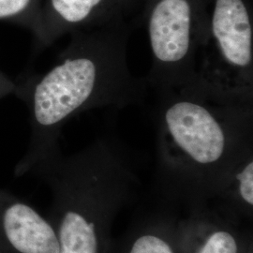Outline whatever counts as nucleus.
Wrapping results in <instances>:
<instances>
[{
  "mask_svg": "<svg viewBox=\"0 0 253 253\" xmlns=\"http://www.w3.org/2000/svg\"><path fill=\"white\" fill-rule=\"evenodd\" d=\"M10 95H22V85L13 81L0 69V100Z\"/></svg>",
  "mask_w": 253,
  "mask_h": 253,
  "instance_id": "nucleus-11",
  "label": "nucleus"
},
{
  "mask_svg": "<svg viewBox=\"0 0 253 253\" xmlns=\"http://www.w3.org/2000/svg\"><path fill=\"white\" fill-rule=\"evenodd\" d=\"M195 70L182 91L223 105H253V18L249 0H200Z\"/></svg>",
  "mask_w": 253,
  "mask_h": 253,
  "instance_id": "nucleus-2",
  "label": "nucleus"
},
{
  "mask_svg": "<svg viewBox=\"0 0 253 253\" xmlns=\"http://www.w3.org/2000/svg\"><path fill=\"white\" fill-rule=\"evenodd\" d=\"M129 253H172V251L163 239L145 235L136 240Z\"/></svg>",
  "mask_w": 253,
  "mask_h": 253,
  "instance_id": "nucleus-9",
  "label": "nucleus"
},
{
  "mask_svg": "<svg viewBox=\"0 0 253 253\" xmlns=\"http://www.w3.org/2000/svg\"><path fill=\"white\" fill-rule=\"evenodd\" d=\"M199 253H237L235 238L226 232L211 235Z\"/></svg>",
  "mask_w": 253,
  "mask_h": 253,
  "instance_id": "nucleus-8",
  "label": "nucleus"
},
{
  "mask_svg": "<svg viewBox=\"0 0 253 253\" xmlns=\"http://www.w3.org/2000/svg\"><path fill=\"white\" fill-rule=\"evenodd\" d=\"M9 243L21 253H59V239L53 228L34 209L24 204L9 207L3 217Z\"/></svg>",
  "mask_w": 253,
  "mask_h": 253,
  "instance_id": "nucleus-5",
  "label": "nucleus"
},
{
  "mask_svg": "<svg viewBox=\"0 0 253 253\" xmlns=\"http://www.w3.org/2000/svg\"><path fill=\"white\" fill-rule=\"evenodd\" d=\"M59 253H97L94 225L76 212H68L59 231Z\"/></svg>",
  "mask_w": 253,
  "mask_h": 253,
  "instance_id": "nucleus-6",
  "label": "nucleus"
},
{
  "mask_svg": "<svg viewBox=\"0 0 253 253\" xmlns=\"http://www.w3.org/2000/svg\"><path fill=\"white\" fill-rule=\"evenodd\" d=\"M139 19L151 51L145 76L156 92L182 91L193 78L202 9L200 0H142Z\"/></svg>",
  "mask_w": 253,
  "mask_h": 253,
  "instance_id": "nucleus-3",
  "label": "nucleus"
},
{
  "mask_svg": "<svg viewBox=\"0 0 253 253\" xmlns=\"http://www.w3.org/2000/svg\"><path fill=\"white\" fill-rule=\"evenodd\" d=\"M42 5V0H0V21L16 23L32 32Z\"/></svg>",
  "mask_w": 253,
  "mask_h": 253,
  "instance_id": "nucleus-7",
  "label": "nucleus"
},
{
  "mask_svg": "<svg viewBox=\"0 0 253 253\" xmlns=\"http://www.w3.org/2000/svg\"><path fill=\"white\" fill-rule=\"evenodd\" d=\"M134 22L122 21L71 34L57 62L25 86L29 118L38 135L54 134L84 112L142 104L146 78L134 76L127 64V43Z\"/></svg>",
  "mask_w": 253,
  "mask_h": 253,
  "instance_id": "nucleus-1",
  "label": "nucleus"
},
{
  "mask_svg": "<svg viewBox=\"0 0 253 253\" xmlns=\"http://www.w3.org/2000/svg\"><path fill=\"white\" fill-rule=\"evenodd\" d=\"M239 182V190L243 199L249 204H253V163L248 161L241 170L235 174Z\"/></svg>",
  "mask_w": 253,
  "mask_h": 253,
  "instance_id": "nucleus-10",
  "label": "nucleus"
},
{
  "mask_svg": "<svg viewBox=\"0 0 253 253\" xmlns=\"http://www.w3.org/2000/svg\"><path fill=\"white\" fill-rule=\"evenodd\" d=\"M142 0H45L32 30L40 52L66 35L127 21Z\"/></svg>",
  "mask_w": 253,
  "mask_h": 253,
  "instance_id": "nucleus-4",
  "label": "nucleus"
}]
</instances>
